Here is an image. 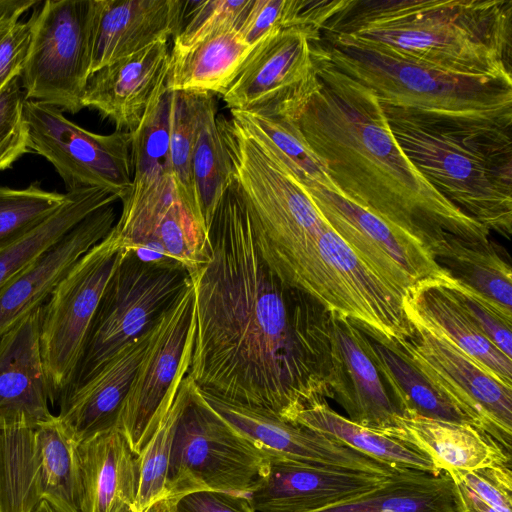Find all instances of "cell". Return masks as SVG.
<instances>
[{"mask_svg": "<svg viewBox=\"0 0 512 512\" xmlns=\"http://www.w3.org/2000/svg\"><path fill=\"white\" fill-rule=\"evenodd\" d=\"M252 0L192 1L180 31L173 37V47H188L220 31L239 30ZM189 7V6H188Z\"/></svg>", "mask_w": 512, "mask_h": 512, "instance_id": "40", "label": "cell"}, {"mask_svg": "<svg viewBox=\"0 0 512 512\" xmlns=\"http://www.w3.org/2000/svg\"><path fill=\"white\" fill-rule=\"evenodd\" d=\"M195 339L187 376L220 398L294 422L333 398L332 312L264 262L233 176L193 273Z\"/></svg>", "mask_w": 512, "mask_h": 512, "instance_id": "1", "label": "cell"}, {"mask_svg": "<svg viewBox=\"0 0 512 512\" xmlns=\"http://www.w3.org/2000/svg\"><path fill=\"white\" fill-rule=\"evenodd\" d=\"M177 512H256L245 495L221 491H197L181 496Z\"/></svg>", "mask_w": 512, "mask_h": 512, "instance_id": "45", "label": "cell"}, {"mask_svg": "<svg viewBox=\"0 0 512 512\" xmlns=\"http://www.w3.org/2000/svg\"><path fill=\"white\" fill-rule=\"evenodd\" d=\"M30 512H63L47 501L40 502Z\"/></svg>", "mask_w": 512, "mask_h": 512, "instance_id": "49", "label": "cell"}, {"mask_svg": "<svg viewBox=\"0 0 512 512\" xmlns=\"http://www.w3.org/2000/svg\"><path fill=\"white\" fill-rule=\"evenodd\" d=\"M321 34L453 74L512 78V0H341Z\"/></svg>", "mask_w": 512, "mask_h": 512, "instance_id": "3", "label": "cell"}, {"mask_svg": "<svg viewBox=\"0 0 512 512\" xmlns=\"http://www.w3.org/2000/svg\"><path fill=\"white\" fill-rule=\"evenodd\" d=\"M193 175L209 228L219 200L233 178V167L220 132L214 96L207 92L200 95Z\"/></svg>", "mask_w": 512, "mask_h": 512, "instance_id": "35", "label": "cell"}, {"mask_svg": "<svg viewBox=\"0 0 512 512\" xmlns=\"http://www.w3.org/2000/svg\"><path fill=\"white\" fill-rule=\"evenodd\" d=\"M65 194L31 184L24 189L0 187V251L14 244L63 203Z\"/></svg>", "mask_w": 512, "mask_h": 512, "instance_id": "39", "label": "cell"}, {"mask_svg": "<svg viewBox=\"0 0 512 512\" xmlns=\"http://www.w3.org/2000/svg\"><path fill=\"white\" fill-rule=\"evenodd\" d=\"M189 1L97 0L90 75L181 29Z\"/></svg>", "mask_w": 512, "mask_h": 512, "instance_id": "23", "label": "cell"}, {"mask_svg": "<svg viewBox=\"0 0 512 512\" xmlns=\"http://www.w3.org/2000/svg\"><path fill=\"white\" fill-rule=\"evenodd\" d=\"M97 0H47L30 18L32 37L20 74L25 98L73 114L90 76Z\"/></svg>", "mask_w": 512, "mask_h": 512, "instance_id": "8", "label": "cell"}, {"mask_svg": "<svg viewBox=\"0 0 512 512\" xmlns=\"http://www.w3.org/2000/svg\"><path fill=\"white\" fill-rule=\"evenodd\" d=\"M197 389L211 409L270 455L334 470L381 476L402 470L366 456L322 432L287 421L270 410L232 402Z\"/></svg>", "mask_w": 512, "mask_h": 512, "instance_id": "17", "label": "cell"}, {"mask_svg": "<svg viewBox=\"0 0 512 512\" xmlns=\"http://www.w3.org/2000/svg\"><path fill=\"white\" fill-rule=\"evenodd\" d=\"M41 307L0 337V425H37L54 417L40 348Z\"/></svg>", "mask_w": 512, "mask_h": 512, "instance_id": "22", "label": "cell"}, {"mask_svg": "<svg viewBox=\"0 0 512 512\" xmlns=\"http://www.w3.org/2000/svg\"><path fill=\"white\" fill-rule=\"evenodd\" d=\"M328 61L381 103L432 113L512 120V78L459 75L322 35Z\"/></svg>", "mask_w": 512, "mask_h": 512, "instance_id": "5", "label": "cell"}, {"mask_svg": "<svg viewBox=\"0 0 512 512\" xmlns=\"http://www.w3.org/2000/svg\"><path fill=\"white\" fill-rule=\"evenodd\" d=\"M425 245L452 278L512 311L511 266L490 240L471 242L441 233Z\"/></svg>", "mask_w": 512, "mask_h": 512, "instance_id": "32", "label": "cell"}, {"mask_svg": "<svg viewBox=\"0 0 512 512\" xmlns=\"http://www.w3.org/2000/svg\"><path fill=\"white\" fill-rule=\"evenodd\" d=\"M114 204L88 215L0 289V337L42 306L74 264L111 231Z\"/></svg>", "mask_w": 512, "mask_h": 512, "instance_id": "19", "label": "cell"}, {"mask_svg": "<svg viewBox=\"0 0 512 512\" xmlns=\"http://www.w3.org/2000/svg\"><path fill=\"white\" fill-rule=\"evenodd\" d=\"M119 200L118 195L98 187L68 191L63 203L48 218L0 251V289L88 215Z\"/></svg>", "mask_w": 512, "mask_h": 512, "instance_id": "34", "label": "cell"}, {"mask_svg": "<svg viewBox=\"0 0 512 512\" xmlns=\"http://www.w3.org/2000/svg\"><path fill=\"white\" fill-rule=\"evenodd\" d=\"M200 95L201 92H171L170 164L179 201L197 221L208 228L201 210L193 175V152Z\"/></svg>", "mask_w": 512, "mask_h": 512, "instance_id": "37", "label": "cell"}, {"mask_svg": "<svg viewBox=\"0 0 512 512\" xmlns=\"http://www.w3.org/2000/svg\"><path fill=\"white\" fill-rule=\"evenodd\" d=\"M269 455L211 409L191 380L175 430L165 496L204 490L247 496Z\"/></svg>", "mask_w": 512, "mask_h": 512, "instance_id": "7", "label": "cell"}, {"mask_svg": "<svg viewBox=\"0 0 512 512\" xmlns=\"http://www.w3.org/2000/svg\"><path fill=\"white\" fill-rule=\"evenodd\" d=\"M355 323L363 335L365 349L400 413L476 427L473 420L425 376L396 341L366 325Z\"/></svg>", "mask_w": 512, "mask_h": 512, "instance_id": "27", "label": "cell"}, {"mask_svg": "<svg viewBox=\"0 0 512 512\" xmlns=\"http://www.w3.org/2000/svg\"><path fill=\"white\" fill-rule=\"evenodd\" d=\"M443 281L431 280L415 288L404 299L406 313L438 330L492 374L512 386V358L484 335Z\"/></svg>", "mask_w": 512, "mask_h": 512, "instance_id": "29", "label": "cell"}, {"mask_svg": "<svg viewBox=\"0 0 512 512\" xmlns=\"http://www.w3.org/2000/svg\"><path fill=\"white\" fill-rule=\"evenodd\" d=\"M188 280V272L177 262L148 259L124 249L104 288L76 373L62 400L124 345L150 330Z\"/></svg>", "mask_w": 512, "mask_h": 512, "instance_id": "6", "label": "cell"}, {"mask_svg": "<svg viewBox=\"0 0 512 512\" xmlns=\"http://www.w3.org/2000/svg\"><path fill=\"white\" fill-rule=\"evenodd\" d=\"M170 107L171 91L165 81L132 132L133 178L121 200V219L157 214L177 199L170 164Z\"/></svg>", "mask_w": 512, "mask_h": 512, "instance_id": "24", "label": "cell"}, {"mask_svg": "<svg viewBox=\"0 0 512 512\" xmlns=\"http://www.w3.org/2000/svg\"><path fill=\"white\" fill-rule=\"evenodd\" d=\"M0 512H1V509H0Z\"/></svg>", "mask_w": 512, "mask_h": 512, "instance_id": "50", "label": "cell"}, {"mask_svg": "<svg viewBox=\"0 0 512 512\" xmlns=\"http://www.w3.org/2000/svg\"><path fill=\"white\" fill-rule=\"evenodd\" d=\"M294 422L322 432L352 449L398 469L438 475L434 460L416 444L349 420L323 401L299 412Z\"/></svg>", "mask_w": 512, "mask_h": 512, "instance_id": "33", "label": "cell"}, {"mask_svg": "<svg viewBox=\"0 0 512 512\" xmlns=\"http://www.w3.org/2000/svg\"><path fill=\"white\" fill-rule=\"evenodd\" d=\"M28 149L46 158L68 191L98 187L119 196L129 193L132 178V132L102 135L67 119L62 110L34 100L24 101Z\"/></svg>", "mask_w": 512, "mask_h": 512, "instance_id": "13", "label": "cell"}, {"mask_svg": "<svg viewBox=\"0 0 512 512\" xmlns=\"http://www.w3.org/2000/svg\"><path fill=\"white\" fill-rule=\"evenodd\" d=\"M321 48L319 87L297 123L338 193L423 242L444 232L489 241L490 231L440 194L404 154L376 94L336 69Z\"/></svg>", "mask_w": 512, "mask_h": 512, "instance_id": "2", "label": "cell"}, {"mask_svg": "<svg viewBox=\"0 0 512 512\" xmlns=\"http://www.w3.org/2000/svg\"><path fill=\"white\" fill-rule=\"evenodd\" d=\"M151 329L124 345L94 376L59 403L57 418L75 444L117 427Z\"/></svg>", "mask_w": 512, "mask_h": 512, "instance_id": "25", "label": "cell"}, {"mask_svg": "<svg viewBox=\"0 0 512 512\" xmlns=\"http://www.w3.org/2000/svg\"><path fill=\"white\" fill-rule=\"evenodd\" d=\"M254 48L236 29L220 31L188 47H172L166 87L171 92L223 95Z\"/></svg>", "mask_w": 512, "mask_h": 512, "instance_id": "30", "label": "cell"}, {"mask_svg": "<svg viewBox=\"0 0 512 512\" xmlns=\"http://www.w3.org/2000/svg\"><path fill=\"white\" fill-rule=\"evenodd\" d=\"M331 390L347 418L361 426L391 435L396 429L395 406L369 357L356 323L332 312Z\"/></svg>", "mask_w": 512, "mask_h": 512, "instance_id": "20", "label": "cell"}, {"mask_svg": "<svg viewBox=\"0 0 512 512\" xmlns=\"http://www.w3.org/2000/svg\"><path fill=\"white\" fill-rule=\"evenodd\" d=\"M234 118L302 184L316 182L337 192L325 165L308 145L297 121L231 111Z\"/></svg>", "mask_w": 512, "mask_h": 512, "instance_id": "36", "label": "cell"}, {"mask_svg": "<svg viewBox=\"0 0 512 512\" xmlns=\"http://www.w3.org/2000/svg\"><path fill=\"white\" fill-rule=\"evenodd\" d=\"M298 288L331 312L388 339L400 342L413 333L404 298L374 274L330 225L320 235Z\"/></svg>", "mask_w": 512, "mask_h": 512, "instance_id": "14", "label": "cell"}, {"mask_svg": "<svg viewBox=\"0 0 512 512\" xmlns=\"http://www.w3.org/2000/svg\"><path fill=\"white\" fill-rule=\"evenodd\" d=\"M321 32L281 29L260 42L222 98L232 111L297 121L319 87Z\"/></svg>", "mask_w": 512, "mask_h": 512, "instance_id": "11", "label": "cell"}, {"mask_svg": "<svg viewBox=\"0 0 512 512\" xmlns=\"http://www.w3.org/2000/svg\"><path fill=\"white\" fill-rule=\"evenodd\" d=\"M413 333L397 342L425 376L445 393L479 430L512 448V386L449 341L407 314Z\"/></svg>", "mask_w": 512, "mask_h": 512, "instance_id": "16", "label": "cell"}, {"mask_svg": "<svg viewBox=\"0 0 512 512\" xmlns=\"http://www.w3.org/2000/svg\"><path fill=\"white\" fill-rule=\"evenodd\" d=\"M82 512H133L139 464L118 427L75 446Z\"/></svg>", "mask_w": 512, "mask_h": 512, "instance_id": "26", "label": "cell"}, {"mask_svg": "<svg viewBox=\"0 0 512 512\" xmlns=\"http://www.w3.org/2000/svg\"><path fill=\"white\" fill-rule=\"evenodd\" d=\"M303 186L336 234L404 299L422 283L450 277L418 237L316 182Z\"/></svg>", "mask_w": 512, "mask_h": 512, "instance_id": "15", "label": "cell"}, {"mask_svg": "<svg viewBox=\"0 0 512 512\" xmlns=\"http://www.w3.org/2000/svg\"><path fill=\"white\" fill-rule=\"evenodd\" d=\"M37 4L39 2L29 0L0 1V11L20 17L25 11Z\"/></svg>", "mask_w": 512, "mask_h": 512, "instance_id": "47", "label": "cell"}, {"mask_svg": "<svg viewBox=\"0 0 512 512\" xmlns=\"http://www.w3.org/2000/svg\"><path fill=\"white\" fill-rule=\"evenodd\" d=\"M191 380L185 376L179 390L155 432L137 455L139 486L133 512H140L165 496L176 426L188 400Z\"/></svg>", "mask_w": 512, "mask_h": 512, "instance_id": "38", "label": "cell"}, {"mask_svg": "<svg viewBox=\"0 0 512 512\" xmlns=\"http://www.w3.org/2000/svg\"><path fill=\"white\" fill-rule=\"evenodd\" d=\"M180 497L164 496L140 512H177V501Z\"/></svg>", "mask_w": 512, "mask_h": 512, "instance_id": "48", "label": "cell"}, {"mask_svg": "<svg viewBox=\"0 0 512 512\" xmlns=\"http://www.w3.org/2000/svg\"><path fill=\"white\" fill-rule=\"evenodd\" d=\"M170 67L168 41L155 42L92 73L82 105L97 110L118 131L134 132Z\"/></svg>", "mask_w": 512, "mask_h": 512, "instance_id": "21", "label": "cell"}, {"mask_svg": "<svg viewBox=\"0 0 512 512\" xmlns=\"http://www.w3.org/2000/svg\"><path fill=\"white\" fill-rule=\"evenodd\" d=\"M75 446L55 415L37 425H0L1 512H30L42 501L82 512Z\"/></svg>", "mask_w": 512, "mask_h": 512, "instance_id": "10", "label": "cell"}, {"mask_svg": "<svg viewBox=\"0 0 512 512\" xmlns=\"http://www.w3.org/2000/svg\"><path fill=\"white\" fill-rule=\"evenodd\" d=\"M396 425L391 436L416 444L434 460L440 471L511 466V453L489 434L472 425L410 413L398 414Z\"/></svg>", "mask_w": 512, "mask_h": 512, "instance_id": "28", "label": "cell"}, {"mask_svg": "<svg viewBox=\"0 0 512 512\" xmlns=\"http://www.w3.org/2000/svg\"><path fill=\"white\" fill-rule=\"evenodd\" d=\"M25 99L19 77L12 79L0 91V171L9 168L28 150L23 115Z\"/></svg>", "mask_w": 512, "mask_h": 512, "instance_id": "42", "label": "cell"}, {"mask_svg": "<svg viewBox=\"0 0 512 512\" xmlns=\"http://www.w3.org/2000/svg\"><path fill=\"white\" fill-rule=\"evenodd\" d=\"M310 512H459L451 476L403 469L373 490Z\"/></svg>", "mask_w": 512, "mask_h": 512, "instance_id": "31", "label": "cell"}, {"mask_svg": "<svg viewBox=\"0 0 512 512\" xmlns=\"http://www.w3.org/2000/svg\"><path fill=\"white\" fill-rule=\"evenodd\" d=\"M193 285L189 277L156 319L144 354L123 401L117 427L138 455L187 376L195 339Z\"/></svg>", "mask_w": 512, "mask_h": 512, "instance_id": "12", "label": "cell"}, {"mask_svg": "<svg viewBox=\"0 0 512 512\" xmlns=\"http://www.w3.org/2000/svg\"><path fill=\"white\" fill-rule=\"evenodd\" d=\"M32 37V23L0 11V91L12 79L20 77Z\"/></svg>", "mask_w": 512, "mask_h": 512, "instance_id": "43", "label": "cell"}, {"mask_svg": "<svg viewBox=\"0 0 512 512\" xmlns=\"http://www.w3.org/2000/svg\"><path fill=\"white\" fill-rule=\"evenodd\" d=\"M124 248L114 227L70 269L41 307L40 348L50 403H60L80 362L104 288Z\"/></svg>", "mask_w": 512, "mask_h": 512, "instance_id": "9", "label": "cell"}, {"mask_svg": "<svg viewBox=\"0 0 512 512\" xmlns=\"http://www.w3.org/2000/svg\"><path fill=\"white\" fill-rule=\"evenodd\" d=\"M443 282L484 335L506 356L512 358V311L451 276Z\"/></svg>", "mask_w": 512, "mask_h": 512, "instance_id": "41", "label": "cell"}, {"mask_svg": "<svg viewBox=\"0 0 512 512\" xmlns=\"http://www.w3.org/2000/svg\"><path fill=\"white\" fill-rule=\"evenodd\" d=\"M381 105L394 138L423 177L464 213L509 240L512 120Z\"/></svg>", "mask_w": 512, "mask_h": 512, "instance_id": "4", "label": "cell"}, {"mask_svg": "<svg viewBox=\"0 0 512 512\" xmlns=\"http://www.w3.org/2000/svg\"><path fill=\"white\" fill-rule=\"evenodd\" d=\"M446 472L451 477L463 482L498 512H512V471L510 465Z\"/></svg>", "mask_w": 512, "mask_h": 512, "instance_id": "44", "label": "cell"}, {"mask_svg": "<svg viewBox=\"0 0 512 512\" xmlns=\"http://www.w3.org/2000/svg\"><path fill=\"white\" fill-rule=\"evenodd\" d=\"M388 477L269 455L264 473L247 497L256 512H310L356 498Z\"/></svg>", "mask_w": 512, "mask_h": 512, "instance_id": "18", "label": "cell"}, {"mask_svg": "<svg viewBox=\"0 0 512 512\" xmlns=\"http://www.w3.org/2000/svg\"><path fill=\"white\" fill-rule=\"evenodd\" d=\"M451 478L454 481L457 492L459 512H498L463 482L456 478Z\"/></svg>", "mask_w": 512, "mask_h": 512, "instance_id": "46", "label": "cell"}]
</instances>
